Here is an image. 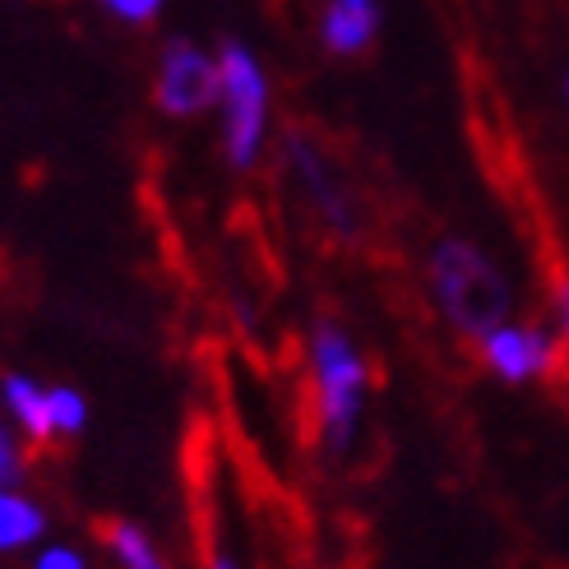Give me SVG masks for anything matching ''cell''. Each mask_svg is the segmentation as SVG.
I'll use <instances>...</instances> for the list:
<instances>
[{
    "label": "cell",
    "mask_w": 569,
    "mask_h": 569,
    "mask_svg": "<svg viewBox=\"0 0 569 569\" xmlns=\"http://www.w3.org/2000/svg\"><path fill=\"white\" fill-rule=\"evenodd\" d=\"M426 278H431V297L440 306L445 325L459 338H468V343H477L481 333H491L496 325L509 320L515 292H509L500 264L481 246L463 237L436 241L431 260H426Z\"/></svg>",
    "instance_id": "cell-1"
},
{
    "label": "cell",
    "mask_w": 569,
    "mask_h": 569,
    "mask_svg": "<svg viewBox=\"0 0 569 569\" xmlns=\"http://www.w3.org/2000/svg\"><path fill=\"white\" fill-rule=\"evenodd\" d=\"M23 477H28L23 436L14 431L10 421H0V487H23Z\"/></svg>",
    "instance_id": "cell-12"
},
{
    "label": "cell",
    "mask_w": 569,
    "mask_h": 569,
    "mask_svg": "<svg viewBox=\"0 0 569 569\" xmlns=\"http://www.w3.org/2000/svg\"><path fill=\"white\" fill-rule=\"evenodd\" d=\"M551 333H556V343L569 352V278L565 273L551 282Z\"/></svg>",
    "instance_id": "cell-15"
},
{
    "label": "cell",
    "mask_w": 569,
    "mask_h": 569,
    "mask_svg": "<svg viewBox=\"0 0 569 569\" xmlns=\"http://www.w3.org/2000/svg\"><path fill=\"white\" fill-rule=\"evenodd\" d=\"M51 515L23 487H0V556H23L47 542Z\"/></svg>",
    "instance_id": "cell-8"
},
{
    "label": "cell",
    "mask_w": 569,
    "mask_h": 569,
    "mask_svg": "<svg viewBox=\"0 0 569 569\" xmlns=\"http://www.w3.org/2000/svg\"><path fill=\"white\" fill-rule=\"evenodd\" d=\"M310 380H316V412H320V436L333 459L357 445L366 398H371V366H366L357 338L338 320L310 325Z\"/></svg>",
    "instance_id": "cell-2"
},
{
    "label": "cell",
    "mask_w": 569,
    "mask_h": 569,
    "mask_svg": "<svg viewBox=\"0 0 569 569\" xmlns=\"http://www.w3.org/2000/svg\"><path fill=\"white\" fill-rule=\"evenodd\" d=\"M477 352H481V366L505 385H528L537 376H551L560 366V343L542 325H509L505 320L491 333L477 338Z\"/></svg>",
    "instance_id": "cell-5"
},
{
    "label": "cell",
    "mask_w": 569,
    "mask_h": 569,
    "mask_svg": "<svg viewBox=\"0 0 569 569\" xmlns=\"http://www.w3.org/2000/svg\"><path fill=\"white\" fill-rule=\"evenodd\" d=\"M28 569H93V565H89V556H83L79 547H70V542H42V547H33Z\"/></svg>",
    "instance_id": "cell-14"
},
{
    "label": "cell",
    "mask_w": 569,
    "mask_h": 569,
    "mask_svg": "<svg viewBox=\"0 0 569 569\" xmlns=\"http://www.w3.org/2000/svg\"><path fill=\"white\" fill-rule=\"evenodd\" d=\"M282 153H288V167L301 181V194L310 199V209L320 213V222L333 237H352L357 232V204L343 186V177L333 172V162L316 149V139H306L297 130L282 134Z\"/></svg>",
    "instance_id": "cell-6"
},
{
    "label": "cell",
    "mask_w": 569,
    "mask_h": 569,
    "mask_svg": "<svg viewBox=\"0 0 569 569\" xmlns=\"http://www.w3.org/2000/svg\"><path fill=\"white\" fill-rule=\"evenodd\" d=\"M209 569H241V565H237L232 551H213V556H209Z\"/></svg>",
    "instance_id": "cell-16"
},
{
    "label": "cell",
    "mask_w": 569,
    "mask_h": 569,
    "mask_svg": "<svg viewBox=\"0 0 569 569\" xmlns=\"http://www.w3.org/2000/svg\"><path fill=\"white\" fill-rule=\"evenodd\" d=\"M98 6H102V14H111L117 23L144 28V23H153L167 10V0H98Z\"/></svg>",
    "instance_id": "cell-13"
},
{
    "label": "cell",
    "mask_w": 569,
    "mask_h": 569,
    "mask_svg": "<svg viewBox=\"0 0 569 569\" xmlns=\"http://www.w3.org/2000/svg\"><path fill=\"white\" fill-rule=\"evenodd\" d=\"M47 417H51V436L56 440H79L89 426V398L74 385H51L47 389Z\"/></svg>",
    "instance_id": "cell-11"
},
{
    "label": "cell",
    "mask_w": 569,
    "mask_h": 569,
    "mask_svg": "<svg viewBox=\"0 0 569 569\" xmlns=\"http://www.w3.org/2000/svg\"><path fill=\"white\" fill-rule=\"evenodd\" d=\"M218 102V56L194 47L186 38H172L158 56L153 79V107L172 121H194Z\"/></svg>",
    "instance_id": "cell-4"
},
{
    "label": "cell",
    "mask_w": 569,
    "mask_h": 569,
    "mask_svg": "<svg viewBox=\"0 0 569 569\" xmlns=\"http://www.w3.org/2000/svg\"><path fill=\"white\" fill-rule=\"evenodd\" d=\"M102 547L111 556V565L121 569H172V560L162 556V547L149 537V528H139L130 519H117L102 528Z\"/></svg>",
    "instance_id": "cell-10"
},
{
    "label": "cell",
    "mask_w": 569,
    "mask_h": 569,
    "mask_svg": "<svg viewBox=\"0 0 569 569\" xmlns=\"http://www.w3.org/2000/svg\"><path fill=\"white\" fill-rule=\"evenodd\" d=\"M565 93H569V79H565Z\"/></svg>",
    "instance_id": "cell-17"
},
{
    "label": "cell",
    "mask_w": 569,
    "mask_h": 569,
    "mask_svg": "<svg viewBox=\"0 0 569 569\" xmlns=\"http://www.w3.org/2000/svg\"><path fill=\"white\" fill-rule=\"evenodd\" d=\"M218 139H222V158L232 172H250L260 167L264 144H269V126H273V89H269V70L246 42L227 38L218 51Z\"/></svg>",
    "instance_id": "cell-3"
},
{
    "label": "cell",
    "mask_w": 569,
    "mask_h": 569,
    "mask_svg": "<svg viewBox=\"0 0 569 569\" xmlns=\"http://www.w3.org/2000/svg\"><path fill=\"white\" fill-rule=\"evenodd\" d=\"M380 23H385L380 0H325L320 42L329 56H361L380 38Z\"/></svg>",
    "instance_id": "cell-7"
},
{
    "label": "cell",
    "mask_w": 569,
    "mask_h": 569,
    "mask_svg": "<svg viewBox=\"0 0 569 569\" xmlns=\"http://www.w3.org/2000/svg\"><path fill=\"white\" fill-rule=\"evenodd\" d=\"M0 408H6L10 426L28 440V445H51V417H47V389L42 380L23 376V371H10L0 380Z\"/></svg>",
    "instance_id": "cell-9"
}]
</instances>
